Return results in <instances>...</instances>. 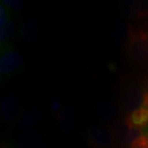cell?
I'll use <instances>...</instances> for the list:
<instances>
[{"instance_id":"obj_1","label":"cell","mask_w":148,"mask_h":148,"mask_svg":"<svg viewBox=\"0 0 148 148\" xmlns=\"http://www.w3.org/2000/svg\"><path fill=\"white\" fill-rule=\"evenodd\" d=\"M127 50L130 58L140 64L148 63V30H134L130 25V35Z\"/></svg>"},{"instance_id":"obj_2","label":"cell","mask_w":148,"mask_h":148,"mask_svg":"<svg viewBox=\"0 0 148 148\" xmlns=\"http://www.w3.org/2000/svg\"><path fill=\"white\" fill-rule=\"evenodd\" d=\"M122 107L129 114L140 108H148V86L135 84L127 88L122 96Z\"/></svg>"},{"instance_id":"obj_3","label":"cell","mask_w":148,"mask_h":148,"mask_svg":"<svg viewBox=\"0 0 148 148\" xmlns=\"http://www.w3.org/2000/svg\"><path fill=\"white\" fill-rule=\"evenodd\" d=\"M24 64V57L10 44H2L0 55V72L2 75H12Z\"/></svg>"},{"instance_id":"obj_4","label":"cell","mask_w":148,"mask_h":148,"mask_svg":"<svg viewBox=\"0 0 148 148\" xmlns=\"http://www.w3.org/2000/svg\"><path fill=\"white\" fill-rule=\"evenodd\" d=\"M114 138L111 130L101 125H91L87 130L88 141L94 148H110Z\"/></svg>"},{"instance_id":"obj_5","label":"cell","mask_w":148,"mask_h":148,"mask_svg":"<svg viewBox=\"0 0 148 148\" xmlns=\"http://www.w3.org/2000/svg\"><path fill=\"white\" fill-rule=\"evenodd\" d=\"M22 111V104L19 97L14 94H8L3 97L0 105V114L3 121L7 123H14L20 118Z\"/></svg>"},{"instance_id":"obj_6","label":"cell","mask_w":148,"mask_h":148,"mask_svg":"<svg viewBox=\"0 0 148 148\" xmlns=\"http://www.w3.org/2000/svg\"><path fill=\"white\" fill-rule=\"evenodd\" d=\"M16 138L20 148H47L48 146L45 137L35 130L20 131Z\"/></svg>"},{"instance_id":"obj_7","label":"cell","mask_w":148,"mask_h":148,"mask_svg":"<svg viewBox=\"0 0 148 148\" xmlns=\"http://www.w3.org/2000/svg\"><path fill=\"white\" fill-rule=\"evenodd\" d=\"M93 114L100 120L112 121L118 115V108L114 102L108 100L96 102L93 105Z\"/></svg>"},{"instance_id":"obj_8","label":"cell","mask_w":148,"mask_h":148,"mask_svg":"<svg viewBox=\"0 0 148 148\" xmlns=\"http://www.w3.org/2000/svg\"><path fill=\"white\" fill-rule=\"evenodd\" d=\"M76 122V112L72 107H66L58 115L57 127L62 134L69 135L71 134L75 127Z\"/></svg>"},{"instance_id":"obj_9","label":"cell","mask_w":148,"mask_h":148,"mask_svg":"<svg viewBox=\"0 0 148 148\" xmlns=\"http://www.w3.org/2000/svg\"><path fill=\"white\" fill-rule=\"evenodd\" d=\"M121 13L127 17L143 18L148 16V2L127 1L121 6Z\"/></svg>"},{"instance_id":"obj_10","label":"cell","mask_w":148,"mask_h":148,"mask_svg":"<svg viewBox=\"0 0 148 148\" xmlns=\"http://www.w3.org/2000/svg\"><path fill=\"white\" fill-rule=\"evenodd\" d=\"M40 33V24L37 19L25 20L20 27V37L26 43H36Z\"/></svg>"},{"instance_id":"obj_11","label":"cell","mask_w":148,"mask_h":148,"mask_svg":"<svg viewBox=\"0 0 148 148\" xmlns=\"http://www.w3.org/2000/svg\"><path fill=\"white\" fill-rule=\"evenodd\" d=\"M42 118V112L38 108H32L25 112L18 120L19 127L21 131L24 130H33Z\"/></svg>"},{"instance_id":"obj_12","label":"cell","mask_w":148,"mask_h":148,"mask_svg":"<svg viewBox=\"0 0 148 148\" xmlns=\"http://www.w3.org/2000/svg\"><path fill=\"white\" fill-rule=\"evenodd\" d=\"M131 127L132 123L130 122L128 116L124 118L123 120H120L115 123L112 134H114V137L115 140L117 141V143H119V145L126 146L127 138H128Z\"/></svg>"},{"instance_id":"obj_13","label":"cell","mask_w":148,"mask_h":148,"mask_svg":"<svg viewBox=\"0 0 148 148\" xmlns=\"http://www.w3.org/2000/svg\"><path fill=\"white\" fill-rule=\"evenodd\" d=\"M130 35V26L126 30V26L123 22L116 21L114 23L112 27V40L114 43L121 45L126 40H129Z\"/></svg>"},{"instance_id":"obj_14","label":"cell","mask_w":148,"mask_h":148,"mask_svg":"<svg viewBox=\"0 0 148 148\" xmlns=\"http://www.w3.org/2000/svg\"><path fill=\"white\" fill-rule=\"evenodd\" d=\"M128 118L132 125L138 128L146 127L148 125V108L143 107L134 111L128 115Z\"/></svg>"},{"instance_id":"obj_15","label":"cell","mask_w":148,"mask_h":148,"mask_svg":"<svg viewBox=\"0 0 148 148\" xmlns=\"http://www.w3.org/2000/svg\"><path fill=\"white\" fill-rule=\"evenodd\" d=\"M16 34V24H14V20L11 18L8 19V21L5 23L4 26L1 27L0 30V41L2 44H6L9 40L14 38Z\"/></svg>"},{"instance_id":"obj_16","label":"cell","mask_w":148,"mask_h":148,"mask_svg":"<svg viewBox=\"0 0 148 148\" xmlns=\"http://www.w3.org/2000/svg\"><path fill=\"white\" fill-rule=\"evenodd\" d=\"M49 108H50V111L52 112V114H54L55 116L58 117V115L64 110L63 102H62L61 98H59V97H53V98L50 100Z\"/></svg>"},{"instance_id":"obj_17","label":"cell","mask_w":148,"mask_h":148,"mask_svg":"<svg viewBox=\"0 0 148 148\" xmlns=\"http://www.w3.org/2000/svg\"><path fill=\"white\" fill-rule=\"evenodd\" d=\"M143 134V130L141 128H138V127H136L134 125H132L131 130H130L128 138H127V143H126V146H131L133 143L136 141L138 138L141 137Z\"/></svg>"},{"instance_id":"obj_18","label":"cell","mask_w":148,"mask_h":148,"mask_svg":"<svg viewBox=\"0 0 148 148\" xmlns=\"http://www.w3.org/2000/svg\"><path fill=\"white\" fill-rule=\"evenodd\" d=\"M2 3L6 7H9L12 10L18 12V13L22 12L23 9L25 8V2L21 1V0H4Z\"/></svg>"},{"instance_id":"obj_19","label":"cell","mask_w":148,"mask_h":148,"mask_svg":"<svg viewBox=\"0 0 148 148\" xmlns=\"http://www.w3.org/2000/svg\"><path fill=\"white\" fill-rule=\"evenodd\" d=\"M130 148H148V136L143 135L133 143Z\"/></svg>"},{"instance_id":"obj_20","label":"cell","mask_w":148,"mask_h":148,"mask_svg":"<svg viewBox=\"0 0 148 148\" xmlns=\"http://www.w3.org/2000/svg\"><path fill=\"white\" fill-rule=\"evenodd\" d=\"M9 18H10V16H9V14H8L7 7L2 3V4L0 5V27L4 26Z\"/></svg>"},{"instance_id":"obj_21","label":"cell","mask_w":148,"mask_h":148,"mask_svg":"<svg viewBox=\"0 0 148 148\" xmlns=\"http://www.w3.org/2000/svg\"><path fill=\"white\" fill-rule=\"evenodd\" d=\"M1 148H16L14 145H12V144H7V143H5V144H3V145L1 146Z\"/></svg>"},{"instance_id":"obj_22","label":"cell","mask_w":148,"mask_h":148,"mask_svg":"<svg viewBox=\"0 0 148 148\" xmlns=\"http://www.w3.org/2000/svg\"><path fill=\"white\" fill-rule=\"evenodd\" d=\"M146 135L148 136V130H147V133H146Z\"/></svg>"}]
</instances>
